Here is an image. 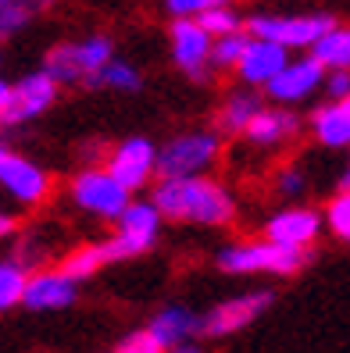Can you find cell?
I'll list each match as a JSON object with an SVG mask.
<instances>
[{"mask_svg":"<svg viewBox=\"0 0 350 353\" xmlns=\"http://www.w3.org/2000/svg\"><path fill=\"white\" fill-rule=\"evenodd\" d=\"M26 275H29V268L22 261H0V314L22 303Z\"/></svg>","mask_w":350,"mask_h":353,"instance_id":"obj_25","label":"cell"},{"mask_svg":"<svg viewBox=\"0 0 350 353\" xmlns=\"http://www.w3.org/2000/svg\"><path fill=\"white\" fill-rule=\"evenodd\" d=\"M29 18H32V11L22 4V0H0V39L22 32Z\"/></svg>","mask_w":350,"mask_h":353,"instance_id":"obj_29","label":"cell"},{"mask_svg":"<svg viewBox=\"0 0 350 353\" xmlns=\"http://www.w3.org/2000/svg\"><path fill=\"white\" fill-rule=\"evenodd\" d=\"M168 47L175 68L193 79V82H208L211 75V36L197 26V18H172L168 26Z\"/></svg>","mask_w":350,"mask_h":353,"instance_id":"obj_10","label":"cell"},{"mask_svg":"<svg viewBox=\"0 0 350 353\" xmlns=\"http://www.w3.org/2000/svg\"><path fill=\"white\" fill-rule=\"evenodd\" d=\"M79 296V282H72L61 268H39V272L26 275V289H22V303L29 310H65L72 307Z\"/></svg>","mask_w":350,"mask_h":353,"instance_id":"obj_16","label":"cell"},{"mask_svg":"<svg viewBox=\"0 0 350 353\" xmlns=\"http://www.w3.org/2000/svg\"><path fill=\"white\" fill-rule=\"evenodd\" d=\"M8 154H11V147H8L4 139H0V164H4V157H8Z\"/></svg>","mask_w":350,"mask_h":353,"instance_id":"obj_37","label":"cell"},{"mask_svg":"<svg viewBox=\"0 0 350 353\" xmlns=\"http://www.w3.org/2000/svg\"><path fill=\"white\" fill-rule=\"evenodd\" d=\"M197 26L215 39V36H225V32H233V29H243V18L233 11V4H218V8L200 11L197 14Z\"/></svg>","mask_w":350,"mask_h":353,"instance_id":"obj_27","label":"cell"},{"mask_svg":"<svg viewBox=\"0 0 350 353\" xmlns=\"http://www.w3.org/2000/svg\"><path fill=\"white\" fill-rule=\"evenodd\" d=\"M322 90H329V97H333V100H350V68L325 72Z\"/></svg>","mask_w":350,"mask_h":353,"instance_id":"obj_32","label":"cell"},{"mask_svg":"<svg viewBox=\"0 0 350 353\" xmlns=\"http://www.w3.org/2000/svg\"><path fill=\"white\" fill-rule=\"evenodd\" d=\"M154 157H157V143L147 136H129L121 139L115 150H108L104 157V168L126 185L129 193L143 190L150 179H154Z\"/></svg>","mask_w":350,"mask_h":353,"instance_id":"obj_14","label":"cell"},{"mask_svg":"<svg viewBox=\"0 0 350 353\" xmlns=\"http://www.w3.org/2000/svg\"><path fill=\"white\" fill-rule=\"evenodd\" d=\"M329 26H336V18L325 14V11H311V14H251L243 22V29L251 36L272 39V43H279L286 50H307Z\"/></svg>","mask_w":350,"mask_h":353,"instance_id":"obj_7","label":"cell"},{"mask_svg":"<svg viewBox=\"0 0 350 353\" xmlns=\"http://www.w3.org/2000/svg\"><path fill=\"white\" fill-rule=\"evenodd\" d=\"M8 97H11V82L0 79V114H4V108H8Z\"/></svg>","mask_w":350,"mask_h":353,"instance_id":"obj_35","label":"cell"},{"mask_svg":"<svg viewBox=\"0 0 350 353\" xmlns=\"http://www.w3.org/2000/svg\"><path fill=\"white\" fill-rule=\"evenodd\" d=\"M57 82L39 68V72H29L26 79L11 82V97H8V108L0 114V125H26V121H36L43 111L54 108L57 100Z\"/></svg>","mask_w":350,"mask_h":353,"instance_id":"obj_12","label":"cell"},{"mask_svg":"<svg viewBox=\"0 0 350 353\" xmlns=\"http://www.w3.org/2000/svg\"><path fill=\"white\" fill-rule=\"evenodd\" d=\"M22 4H26V8H29V11L36 14V11H47V8L54 4V0H22Z\"/></svg>","mask_w":350,"mask_h":353,"instance_id":"obj_36","label":"cell"},{"mask_svg":"<svg viewBox=\"0 0 350 353\" xmlns=\"http://www.w3.org/2000/svg\"><path fill=\"white\" fill-rule=\"evenodd\" d=\"M164 353H208L200 343H193V339H186V343H175V346H168Z\"/></svg>","mask_w":350,"mask_h":353,"instance_id":"obj_34","label":"cell"},{"mask_svg":"<svg viewBox=\"0 0 350 353\" xmlns=\"http://www.w3.org/2000/svg\"><path fill=\"white\" fill-rule=\"evenodd\" d=\"M0 185H4V193L18 203V207H39L47 203L50 193H54V179L43 164H36L32 157L26 154H8L4 164H0Z\"/></svg>","mask_w":350,"mask_h":353,"instance_id":"obj_8","label":"cell"},{"mask_svg":"<svg viewBox=\"0 0 350 353\" xmlns=\"http://www.w3.org/2000/svg\"><path fill=\"white\" fill-rule=\"evenodd\" d=\"M272 293L269 289H254V293H240L215 303L208 314H200V332L211 339H225V336H236L240 328H246L251 321H257L264 310L272 307Z\"/></svg>","mask_w":350,"mask_h":353,"instance_id":"obj_9","label":"cell"},{"mask_svg":"<svg viewBox=\"0 0 350 353\" xmlns=\"http://www.w3.org/2000/svg\"><path fill=\"white\" fill-rule=\"evenodd\" d=\"M307 250L293 246H279L272 239H246L218 250V268L229 275H297L307 264Z\"/></svg>","mask_w":350,"mask_h":353,"instance_id":"obj_3","label":"cell"},{"mask_svg":"<svg viewBox=\"0 0 350 353\" xmlns=\"http://www.w3.org/2000/svg\"><path fill=\"white\" fill-rule=\"evenodd\" d=\"M115 353H164V346L150 336V328H139V332H129Z\"/></svg>","mask_w":350,"mask_h":353,"instance_id":"obj_31","label":"cell"},{"mask_svg":"<svg viewBox=\"0 0 350 353\" xmlns=\"http://www.w3.org/2000/svg\"><path fill=\"white\" fill-rule=\"evenodd\" d=\"M154 207L168 221H186L200 228H225L236 221V200L225 185L211 175H182V179H157Z\"/></svg>","mask_w":350,"mask_h":353,"instance_id":"obj_1","label":"cell"},{"mask_svg":"<svg viewBox=\"0 0 350 353\" xmlns=\"http://www.w3.org/2000/svg\"><path fill=\"white\" fill-rule=\"evenodd\" d=\"M311 57L318 61V65L325 68V72H336V68H350V29L347 26H329L311 47Z\"/></svg>","mask_w":350,"mask_h":353,"instance_id":"obj_21","label":"cell"},{"mask_svg":"<svg viewBox=\"0 0 350 353\" xmlns=\"http://www.w3.org/2000/svg\"><path fill=\"white\" fill-rule=\"evenodd\" d=\"M322 228H329V232H333V239H340V243L350 239V193H347V190H336V196L325 203Z\"/></svg>","mask_w":350,"mask_h":353,"instance_id":"obj_26","label":"cell"},{"mask_svg":"<svg viewBox=\"0 0 350 353\" xmlns=\"http://www.w3.org/2000/svg\"><path fill=\"white\" fill-rule=\"evenodd\" d=\"M147 328H150V336L168 350L175 343H186V339L200 336V314H193V310L182 307V303H168V307L157 310Z\"/></svg>","mask_w":350,"mask_h":353,"instance_id":"obj_19","label":"cell"},{"mask_svg":"<svg viewBox=\"0 0 350 353\" xmlns=\"http://www.w3.org/2000/svg\"><path fill=\"white\" fill-rule=\"evenodd\" d=\"M304 121L293 108H282V103H275V108H261L251 121H246V129L240 132L246 139V147L257 150V154H272V150H282L290 147V143L300 136Z\"/></svg>","mask_w":350,"mask_h":353,"instance_id":"obj_13","label":"cell"},{"mask_svg":"<svg viewBox=\"0 0 350 353\" xmlns=\"http://www.w3.org/2000/svg\"><path fill=\"white\" fill-rule=\"evenodd\" d=\"M108 264V257H104V246L100 243H82V246H75V250H68L65 257H61V272H65L72 282H86V279H93L100 268Z\"/></svg>","mask_w":350,"mask_h":353,"instance_id":"obj_23","label":"cell"},{"mask_svg":"<svg viewBox=\"0 0 350 353\" xmlns=\"http://www.w3.org/2000/svg\"><path fill=\"white\" fill-rule=\"evenodd\" d=\"M311 132L325 150H347L350 147V100H333L311 111Z\"/></svg>","mask_w":350,"mask_h":353,"instance_id":"obj_18","label":"cell"},{"mask_svg":"<svg viewBox=\"0 0 350 353\" xmlns=\"http://www.w3.org/2000/svg\"><path fill=\"white\" fill-rule=\"evenodd\" d=\"M18 232V218L8 211V207H0V239H8Z\"/></svg>","mask_w":350,"mask_h":353,"instance_id":"obj_33","label":"cell"},{"mask_svg":"<svg viewBox=\"0 0 350 353\" xmlns=\"http://www.w3.org/2000/svg\"><path fill=\"white\" fill-rule=\"evenodd\" d=\"M246 43H251V32L246 29H233L225 36L211 39V72H233L236 61L243 57Z\"/></svg>","mask_w":350,"mask_h":353,"instance_id":"obj_24","label":"cell"},{"mask_svg":"<svg viewBox=\"0 0 350 353\" xmlns=\"http://www.w3.org/2000/svg\"><path fill=\"white\" fill-rule=\"evenodd\" d=\"M272 190L282 200H300L307 193V172L300 164H279L275 175H272Z\"/></svg>","mask_w":350,"mask_h":353,"instance_id":"obj_28","label":"cell"},{"mask_svg":"<svg viewBox=\"0 0 350 353\" xmlns=\"http://www.w3.org/2000/svg\"><path fill=\"white\" fill-rule=\"evenodd\" d=\"M161 4L172 18H197L200 11L218 8V4H233V0H161Z\"/></svg>","mask_w":350,"mask_h":353,"instance_id":"obj_30","label":"cell"},{"mask_svg":"<svg viewBox=\"0 0 350 353\" xmlns=\"http://www.w3.org/2000/svg\"><path fill=\"white\" fill-rule=\"evenodd\" d=\"M222 157V132L190 129L172 136L164 147H157L154 175L157 179H182V175H208Z\"/></svg>","mask_w":350,"mask_h":353,"instance_id":"obj_2","label":"cell"},{"mask_svg":"<svg viewBox=\"0 0 350 353\" xmlns=\"http://www.w3.org/2000/svg\"><path fill=\"white\" fill-rule=\"evenodd\" d=\"M161 225H164V218L154 207V200H129L121 207V214L115 218V236L100 243L108 264L147 254L161 236Z\"/></svg>","mask_w":350,"mask_h":353,"instance_id":"obj_4","label":"cell"},{"mask_svg":"<svg viewBox=\"0 0 350 353\" xmlns=\"http://www.w3.org/2000/svg\"><path fill=\"white\" fill-rule=\"evenodd\" d=\"M322 232H325L322 211L304 207V203L282 207V211H275L269 221H264V239H272L279 246H293V250H311Z\"/></svg>","mask_w":350,"mask_h":353,"instance_id":"obj_15","label":"cell"},{"mask_svg":"<svg viewBox=\"0 0 350 353\" xmlns=\"http://www.w3.org/2000/svg\"><path fill=\"white\" fill-rule=\"evenodd\" d=\"M111 57H115V43L104 32H93V36H82V39L57 43L43 61V72L57 82V86H75V82H86Z\"/></svg>","mask_w":350,"mask_h":353,"instance_id":"obj_5","label":"cell"},{"mask_svg":"<svg viewBox=\"0 0 350 353\" xmlns=\"http://www.w3.org/2000/svg\"><path fill=\"white\" fill-rule=\"evenodd\" d=\"M261 108H264V103H261V90H254V86L233 90L229 97L222 100V108H218V129L229 132V136H240L246 129V121H251Z\"/></svg>","mask_w":350,"mask_h":353,"instance_id":"obj_20","label":"cell"},{"mask_svg":"<svg viewBox=\"0 0 350 353\" xmlns=\"http://www.w3.org/2000/svg\"><path fill=\"white\" fill-rule=\"evenodd\" d=\"M286 61H290V50L286 47H279V43H272V39H257V36H251V43H246V50H243V57L236 61V75L243 79V86H254V90H261L264 82H269Z\"/></svg>","mask_w":350,"mask_h":353,"instance_id":"obj_17","label":"cell"},{"mask_svg":"<svg viewBox=\"0 0 350 353\" xmlns=\"http://www.w3.org/2000/svg\"><path fill=\"white\" fill-rule=\"evenodd\" d=\"M90 86L93 90H115V93H136L139 86H143V75L129 65V61H118V57H111V61H104L90 79Z\"/></svg>","mask_w":350,"mask_h":353,"instance_id":"obj_22","label":"cell"},{"mask_svg":"<svg viewBox=\"0 0 350 353\" xmlns=\"http://www.w3.org/2000/svg\"><path fill=\"white\" fill-rule=\"evenodd\" d=\"M68 196L82 214L100 218V221H115L121 214V207L133 200V193L104 168V164H86L82 172H75L72 182H68Z\"/></svg>","mask_w":350,"mask_h":353,"instance_id":"obj_6","label":"cell"},{"mask_svg":"<svg viewBox=\"0 0 350 353\" xmlns=\"http://www.w3.org/2000/svg\"><path fill=\"white\" fill-rule=\"evenodd\" d=\"M322 82H325V68L307 54V57H290L261 90L269 93L275 103H282V108H293V103L311 100L322 90Z\"/></svg>","mask_w":350,"mask_h":353,"instance_id":"obj_11","label":"cell"}]
</instances>
